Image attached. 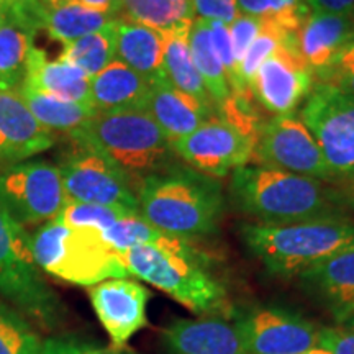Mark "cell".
<instances>
[{"instance_id": "3", "label": "cell", "mask_w": 354, "mask_h": 354, "mask_svg": "<svg viewBox=\"0 0 354 354\" xmlns=\"http://www.w3.org/2000/svg\"><path fill=\"white\" fill-rule=\"evenodd\" d=\"M69 138L110 159L135 190L146 177L179 165L171 141L143 109L95 112Z\"/></svg>"}, {"instance_id": "42", "label": "cell", "mask_w": 354, "mask_h": 354, "mask_svg": "<svg viewBox=\"0 0 354 354\" xmlns=\"http://www.w3.org/2000/svg\"><path fill=\"white\" fill-rule=\"evenodd\" d=\"M344 64H354V35L349 39L344 50L342 51L338 59H336L335 66H344Z\"/></svg>"}, {"instance_id": "5", "label": "cell", "mask_w": 354, "mask_h": 354, "mask_svg": "<svg viewBox=\"0 0 354 354\" xmlns=\"http://www.w3.org/2000/svg\"><path fill=\"white\" fill-rule=\"evenodd\" d=\"M248 250L277 277H299L305 269L354 250V220L330 216L289 225L246 223Z\"/></svg>"}, {"instance_id": "7", "label": "cell", "mask_w": 354, "mask_h": 354, "mask_svg": "<svg viewBox=\"0 0 354 354\" xmlns=\"http://www.w3.org/2000/svg\"><path fill=\"white\" fill-rule=\"evenodd\" d=\"M0 295L46 326L61 315L57 295L39 274L32 236L0 205Z\"/></svg>"}, {"instance_id": "21", "label": "cell", "mask_w": 354, "mask_h": 354, "mask_svg": "<svg viewBox=\"0 0 354 354\" xmlns=\"http://www.w3.org/2000/svg\"><path fill=\"white\" fill-rule=\"evenodd\" d=\"M143 110L156 122L171 145L196 131L203 122L216 117L214 109L203 107L192 97L177 91L166 76L151 82Z\"/></svg>"}, {"instance_id": "6", "label": "cell", "mask_w": 354, "mask_h": 354, "mask_svg": "<svg viewBox=\"0 0 354 354\" xmlns=\"http://www.w3.org/2000/svg\"><path fill=\"white\" fill-rule=\"evenodd\" d=\"M32 253L39 269L76 286L92 287L107 279L130 276L120 254L99 232L57 220L48 221L33 234Z\"/></svg>"}, {"instance_id": "40", "label": "cell", "mask_w": 354, "mask_h": 354, "mask_svg": "<svg viewBox=\"0 0 354 354\" xmlns=\"http://www.w3.org/2000/svg\"><path fill=\"white\" fill-rule=\"evenodd\" d=\"M310 10L330 13H353L354 0H307Z\"/></svg>"}, {"instance_id": "30", "label": "cell", "mask_w": 354, "mask_h": 354, "mask_svg": "<svg viewBox=\"0 0 354 354\" xmlns=\"http://www.w3.org/2000/svg\"><path fill=\"white\" fill-rule=\"evenodd\" d=\"M63 59L94 77L115 59V21L100 32L63 44Z\"/></svg>"}, {"instance_id": "27", "label": "cell", "mask_w": 354, "mask_h": 354, "mask_svg": "<svg viewBox=\"0 0 354 354\" xmlns=\"http://www.w3.org/2000/svg\"><path fill=\"white\" fill-rule=\"evenodd\" d=\"M17 92L24 99L33 117L50 131H61L71 135L95 113V109L91 104L61 100L57 97L30 87L28 84H24Z\"/></svg>"}, {"instance_id": "26", "label": "cell", "mask_w": 354, "mask_h": 354, "mask_svg": "<svg viewBox=\"0 0 354 354\" xmlns=\"http://www.w3.org/2000/svg\"><path fill=\"white\" fill-rule=\"evenodd\" d=\"M187 41L194 63H196L203 86L207 88V94L214 102L215 109L220 112L228 104V100L232 99L233 92L230 88L227 73H225L218 56H216L214 44H212L209 20L196 17L192 25H190Z\"/></svg>"}, {"instance_id": "10", "label": "cell", "mask_w": 354, "mask_h": 354, "mask_svg": "<svg viewBox=\"0 0 354 354\" xmlns=\"http://www.w3.org/2000/svg\"><path fill=\"white\" fill-rule=\"evenodd\" d=\"M57 167L68 202L140 212L135 185L104 154L74 143V148L64 154Z\"/></svg>"}, {"instance_id": "32", "label": "cell", "mask_w": 354, "mask_h": 354, "mask_svg": "<svg viewBox=\"0 0 354 354\" xmlns=\"http://www.w3.org/2000/svg\"><path fill=\"white\" fill-rule=\"evenodd\" d=\"M100 234L104 241L118 254L136 246L158 245V243L165 241L167 236H171V234H166L154 228L140 212L138 214L125 215Z\"/></svg>"}, {"instance_id": "14", "label": "cell", "mask_w": 354, "mask_h": 354, "mask_svg": "<svg viewBox=\"0 0 354 354\" xmlns=\"http://www.w3.org/2000/svg\"><path fill=\"white\" fill-rule=\"evenodd\" d=\"M315 87V74L297 48L281 46L272 53L250 82L251 94L276 115L294 113Z\"/></svg>"}, {"instance_id": "1", "label": "cell", "mask_w": 354, "mask_h": 354, "mask_svg": "<svg viewBox=\"0 0 354 354\" xmlns=\"http://www.w3.org/2000/svg\"><path fill=\"white\" fill-rule=\"evenodd\" d=\"M136 197L154 228L187 243L216 233L225 212L220 180L180 165L141 180Z\"/></svg>"}, {"instance_id": "18", "label": "cell", "mask_w": 354, "mask_h": 354, "mask_svg": "<svg viewBox=\"0 0 354 354\" xmlns=\"http://www.w3.org/2000/svg\"><path fill=\"white\" fill-rule=\"evenodd\" d=\"M305 290L328 310L338 326L354 318V250L305 269L299 276Z\"/></svg>"}, {"instance_id": "37", "label": "cell", "mask_w": 354, "mask_h": 354, "mask_svg": "<svg viewBox=\"0 0 354 354\" xmlns=\"http://www.w3.org/2000/svg\"><path fill=\"white\" fill-rule=\"evenodd\" d=\"M196 17L203 20H216L232 24L238 17L236 0H192Z\"/></svg>"}, {"instance_id": "49", "label": "cell", "mask_w": 354, "mask_h": 354, "mask_svg": "<svg viewBox=\"0 0 354 354\" xmlns=\"http://www.w3.org/2000/svg\"><path fill=\"white\" fill-rule=\"evenodd\" d=\"M353 15H354V12H353Z\"/></svg>"}, {"instance_id": "17", "label": "cell", "mask_w": 354, "mask_h": 354, "mask_svg": "<svg viewBox=\"0 0 354 354\" xmlns=\"http://www.w3.org/2000/svg\"><path fill=\"white\" fill-rule=\"evenodd\" d=\"M53 145V131L33 117L19 92L0 91V171L46 151Z\"/></svg>"}, {"instance_id": "20", "label": "cell", "mask_w": 354, "mask_h": 354, "mask_svg": "<svg viewBox=\"0 0 354 354\" xmlns=\"http://www.w3.org/2000/svg\"><path fill=\"white\" fill-rule=\"evenodd\" d=\"M353 35V13L310 10L299 33V51L315 79L333 68Z\"/></svg>"}, {"instance_id": "41", "label": "cell", "mask_w": 354, "mask_h": 354, "mask_svg": "<svg viewBox=\"0 0 354 354\" xmlns=\"http://www.w3.org/2000/svg\"><path fill=\"white\" fill-rule=\"evenodd\" d=\"M76 2L82 3L84 7L91 8V10L107 13L112 17H120V0H76Z\"/></svg>"}, {"instance_id": "34", "label": "cell", "mask_w": 354, "mask_h": 354, "mask_svg": "<svg viewBox=\"0 0 354 354\" xmlns=\"http://www.w3.org/2000/svg\"><path fill=\"white\" fill-rule=\"evenodd\" d=\"M128 214H138V212H128L117 209V207L94 205V203L68 202L56 220L74 228H88L104 233L105 230Z\"/></svg>"}, {"instance_id": "16", "label": "cell", "mask_w": 354, "mask_h": 354, "mask_svg": "<svg viewBox=\"0 0 354 354\" xmlns=\"http://www.w3.org/2000/svg\"><path fill=\"white\" fill-rule=\"evenodd\" d=\"M39 28L37 7L30 0L7 2L0 26V91L17 92L24 86Z\"/></svg>"}, {"instance_id": "8", "label": "cell", "mask_w": 354, "mask_h": 354, "mask_svg": "<svg viewBox=\"0 0 354 354\" xmlns=\"http://www.w3.org/2000/svg\"><path fill=\"white\" fill-rule=\"evenodd\" d=\"M300 118L336 179L354 180V95L317 82Z\"/></svg>"}, {"instance_id": "35", "label": "cell", "mask_w": 354, "mask_h": 354, "mask_svg": "<svg viewBox=\"0 0 354 354\" xmlns=\"http://www.w3.org/2000/svg\"><path fill=\"white\" fill-rule=\"evenodd\" d=\"M41 354H135L125 348H105L99 344L73 338V336H56L43 342Z\"/></svg>"}, {"instance_id": "13", "label": "cell", "mask_w": 354, "mask_h": 354, "mask_svg": "<svg viewBox=\"0 0 354 354\" xmlns=\"http://www.w3.org/2000/svg\"><path fill=\"white\" fill-rule=\"evenodd\" d=\"M258 133L234 125L216 115L196 131L172 145L176 156L189 167L210 177H225L248 165Z\"/></svg>"}, {"instance_id": "11", "label": "cell", "mask_w": 354, "mask_h": 354, "mask_svg": "<svg viewBox=\"0 0 354 354\" xmlns=\"http://www.w3.org/2000/svg\"><path fill=\"white\" fill-rule=\"evenodd\" d=\"M251 161L326 183L336 180L315 138L295 113L276 115L259 130Z\"/></svg>"}, {"instance_id": "2", "label": "cell", "mask_w": 354, "mask_h": 354, "mask_svg": "<svg viewBox=\"0 0 354 354\" xmlns=\"http://www.w3.org/2000/svg\"><path fill=\"white\" fill-rule=\"evenodd\" d=\"M233 202L263 225L344 216L338 192L323 180L264 166L245 165L233 171Z\"/></svg>"}, {"instance_id": "45", "label": "cell", "mask_w": 354, "mask_h": 354, "mask_svg": "<svg viewBox=\"0 0 354 354\" xmlns=\"http://www.w3.org/2000/svg\"><path fill=\"white\" fill-rule=\"evenodd\" d=\"M300 354H331V353L326 351L325 348L318 346V348H315V349H310V351H305V353H300Z\"/></svg>"}, {"instance_id": "33", "label": "cell", "mask_w": 354, "mask_h": 354, "mask_svg": "<svg viewBox=\"0 0 354 354\" xmlns=\"http://www.w3.org/2000/svg\"><path fill=\"white\" fill-rule=\"evenodd\" d=\"M39 339L26 318L0 300V354H41Z\"/></svg>"}, {"instance_id": "12", "label": "cell", "mask_w": 354, "mask_h": 354, "mask_svg": "<svg viewBox=\"0 0 354 354\" xmlns=\"http://www.w3.org/2000/svg\"><path fill=\"white\" fill-rule=\"evenodd\" d=\"M233 323L245 354H300L320 346L322 328L284 307H251Z\"/></svg>"}, {"instance_id": "28", "label": "cell", "mask_w": 354, "mask_h": 354, "mask_svg": "<svg viewBox=\"0 0 354 354\" xmlns=\"http://www.w3.org/2000/svg\"><path fill=\"white\" fill-rule=\"evenodd\" d=\"M120 17L165 35H187L196 19L192 0H120Z\"/></svg>"}, {"instance_id": "38", "label": "cell", "mask_w": 354, "mask_h": 354, "mask_svg": "<svg viewBox=\"0 0 354 354\" xmlns=\"http://www.w3.org/2000/svg\"><path fill=\"white\" fill-rule=\"evenodd\" d=\"M320 346L331 354H354V331L346 326L322 328Z\"/></svg>"}, {"instance_id": "46", "label": "cell", "mask_w": 354, "mask_h": 354, "mask_svg": "<svg viewBox=\"0 0 354 354\" xmlns=\"http://www.w3.org/2000/svg\"><path fill=\"white\" fill-rule=\"evenodd\" d=\"M6 13H7V3H0V26H2L3 20H6Z\"/></svg>"}, {"instance_id": "22", "label": "cell", "mask_w": 354, "mask_h": 354, "mask_svg": "<svg viewBox=\"0 0 354 354\" xmlns=\"http://www.w3.org/2000/svg\"><path fill=\"white\" fill-rule=\"evenodd\" d=\"M162 57L165 33L125 17L115 20V59L154 82L165 77Z\"/></svg>"}, {"instance_id": "25", "label": "cell", "mask_w": 354, "mask_h": 354, "mask_svg": "<svg viewBox=\"0 0 354 354\" xmlns=\"http://www.w3.org/2000/svg\"><path fill=\"white\" fill-rule=\"evenodd\" d=\"M37 12L43 32L57 39L61 44L100 32L118 19L107 13L91 10L76 0H68L44 10H39L37 7Z\"/></svg>"}, {"instance_id": "43", "label": "cell", "mask_w": 354, "mask_h": 354, "mask_svg": "<svg viewBox=\"0 0 354 354\" xmlns=\"http://www.w3.org/2000/svg\"><path fill=\"white\" fill-rule=\"evenodd\" d=\"M338 196H339V202H342V205H344V203L354 205V180H351L349 187L342 190V192H338Z\"/></svg>"}, {"instance_id": "36", "label": "cell", "mask_w": 354, "mask_h": 354, "mask_svg": "<svg viewBox=\"0 0 354 354\" xmlns=\"http://www.w3.org/2000/svg\"><path fill=\"white\" fill-rule=\"evenodd\" d=\"M230 26V37H232L234 57H236V63L240 64L243 56L246 55L250 44L254 41V38L258 37L261 30V20L254 19V17H248L238 13V17L234 19Z\"/></svg>"}, {"instance_id": "39", "label": "cell", "mask_w": 354, "mask_h": 354, "mask_svg": "<svg viewBox=\"0 0 354 354\" xmlns=\"http://www.w3.org/2000/svg\"><path fill=\"white\" fill-rule=\"evenodd\" d=\"M318 82L330 84L344 92V94L354 95V64L333 66L330 71H326L322 77L317 79Z\"/></svg>"}, {"instance_id": "44", "label": "cell", "mask_w": 354, "mask_h": 354, "mask_svg": "<svg viewBox=\"0 0 354 354\" xmlns=\"http://www.w3.org/2000/svg\"><path fill=\"white\" fill-rule=\"evenodd\" d=\"M35 7H38L39 10H44V8H50V7H56L59 3L68 2V0H30Z\"/></svg>"}, {"instance_id": "9", "label": "cell", "mask_w": 354, "mask_h": 354, "mask_svg": "<svg viewBox=\"0 0 354 354\" xmlns=\"http://www.w3.org/2000/svg\"><path fill=\"white\" fill-rule=\"evenodd\" d=\"M66 203L57 165L37 159L0 171V205L21 227L56 220Z\"/></svg>"}, {"instance_id": "29", "label": "cell", "mask_w": 354, "mask_h": 354, "mask_svg": "<svg viewBox=\"0 0 354 354\" xmlns=\"http://www.w3.org/2000/svg\"><path fill=\"white\" fill-rule=\"evenodd\" d=\"M189 35V33H187ZM187 35L184 33H166L165 35V57H162V69L165 76L177 91L192 97L198 104L207 109H215L214 102L207 94V88L194 63L192 53L187 41Z\"/></svg>"}, {"instance_id": "47", "label": "cell", "mask_w": 354, "mask_h": 354, "mask_svg": "<svg viewBox=\"0 0 354 354\" xmlns=\"http://www.w3.org/2000/svg\"><path fill=\"white\" fill-rule=\"evenodd\" d=\"M344 326H346V328H349V330H353V331H354V318H353V320H349Z\"/></svg>"}, {"instance_id": "4", "label": "cell", "mask_w": 354, "mask_h": 354, "mask_svg": "<svg viewBox=\"0 0 354 354\" xmlns=\"http://www.w3.org/2000/svg\"><path fill=\"white\" fill-rule=\"evenodd\" d=\"M130 276L148 282L198 315H218L227 292L212 274L209 261L187 241L167 236L158 245L131 248L120 254Z\"/></svg>"}, {"instance_id": "31", "label": "cell", "mask_w": 354, "mask_h": 354, "mask_svg": "<svg viewBox=\"0 0 354 354\" xmlns=\"http://www.w3.org/2000/svg\"><path fill=\"white\" fill-rule=\"evenodd\" d=\"M238 13L254 17L289 35H299L310 7L307 0H236Z\"/></svg>"}, {"instance_id": "24", "label": "cell", "mask_w": 354, "mask_h": 354, "mask_svg": "<svg viewBox=\"0 0 354 354\" xmlns=\"http://www.w3.org/2000/svg\"><path fill=\"white\" fill-rule=\"evenodd\" d=\"M151 82L141 74L113 59L91 79V104L95 112L143 109Z\"/></svg>"}, {"instance_id": "23", "label": "cell", "mask_w": 354, "mask_h": 354, "mask_svg": "<svg viewBox=\"0 0 354 354\" xmlns=\"http://www.w3.org/2000/svg\"><path fill=\"white\" fill-rule=\"evenodd\" d=\"M24 84L61 100L91 104V77L63 57H48L46 53L37 46V41Z\"/></svg>"}, {"instance_id": "19", "label": "cell", "mask_w": 354, "mask_h": 354, "mask_svg": "<svg viewBox=\"0 0 354 354\" xmlns=\"http://www.w3.org/2000/svg\"><path fill=\"white\" fill-rule=\"evenodd\" d=\"M162 342L169 354H245L234 323L221 315L174 320Z\"/></svg>"}, {"instance_id": "15", "label": "cell", "mask_w": 354, "mask_h": 354, "mask_svg": "<svg viewBox=\"0 0 354 354\" xmlns=\"http://www.w3.org/2000/svg\"><path fill=\"white\" fill-rule=\"evenodd\" d=\"M88 297L113 348H125L128 339L146 326L149 290L131 279H107L88 287Z\"/></svg>"}, {"instance_id": "48", "label": "cell", "mask_w": 354, "mask_h": 354, "mask_svg": "<svg viewBox=\"0 0 354 354\" xmlns=\"http://www.w3.org/2000/svg\"><path fill=\"white\" fill-rule=\"evenodd\" d=\"M7 2H10V0H0V3H7Z\"/></svg>"}]
</instances>
